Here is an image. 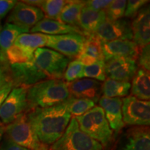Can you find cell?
Segmentation results:
<instances>
[{"label":"cell","mask_w":150,"mask_h":150,"mask_svg":"<svg viewBox=\"0 0 150 150\" xmlns=\"http://www.w3.org/2000/svg\"><path fill=\"white\" fill-rule=\"evenodd\" d=\"M83 68L84 65L78 60L70 62L65 71L63 79H65L67 83L83 79Z\"/></svg>","instance_id":"32"},{"label":"cell","mask_w":150,"mask_h":150,"mask_svg":"<svg viewBox=\"0 0 150 150\" xmlns=\"http://www.w3.org/2000/svg\"><path fill=\"white\" fill-rule=\"evenodd\" d=\"M5 132V127L3 126H0V141H1V138H2L3 135Z\"/></svg>","instance_id":"42"},{"label":"cell","mask_w":150,"mask_h":150,"mask_svg":"<svg viewBox=\"0 0 150 150\" xmlns=\"http://www.w3.org/2000/svg\"><path fill=\"white\" fill-rule=\"evenodd\" d=\"M83 51L81 54L91 56L97 61H104L102 42L95 33L86 35Z\"/></svg>","instance_id":"27"},{"label":"cell","mask_w":150,"mask_h":150,"mask_svg":"<svg viewBox=\"0 0 150 150\" xmlns=\"http://www.w3.org/2000/svg\"><path fill=\"white\" fill-rule=\"evenodd\" d=\"M68 110L72 117H79L83 115L95 106V103L91 99L75 98L70 97L67 99Z\"/></svg>","instance_id":"28"},{"label":"cell","mask_w":150,"mask_h":150,"mask_svg":"<svg viewBox=\"0 0 150 150\" xmlns=\"http://www.w3.org/2000/svg\"><path fill=\"white\" fill-rule=\"evenodd\" d=\"M26 112L37 138L45 145H53L60 139L72 118L67 100L51 107L35 108Z\"/></svg>","instance_id":"1"},{"label":"cell","mask_w":150,"mask_h":150,"mask_svg":"<svg viewBox=\"0 0 150 150\" xmlns=\"http://www.w3.org/2000/svg\"><path fill=\"white\" fill-rule=\"evenodd\" d=\"M52 149L104 150V147L81 130L76 118L72 117L65 133L52 145Z\"/></svg>","instance_id":"4"},{"label":"cell","mask_w":150,"mask_h":150,"mask_svg":"<svg viewBox=\"0 0 150 150\" xmlns=\"http://www.w3.org/2000/svg\"><path fill=\"white\" fill-rule=\"evenodd\" d=\"M45 150H52V148H51V149H47V148L46 147L45 149Z\"/></svg>","instance_id":"44"},{"label":"cell","mask_w":150,"mask_h":150,"mask_svg":"<svg viewBox=\"0 0 150 150\" xmlns=\"http://www.w3.org/2000/svg\"><path fill=\"white\" fill-rule=\"evenodd\" d=\"M84 6L85 1H67L60 13L58 20L67 25L79 27L81 11Z\"/></svg>","instance_id":"22"},{"label":"cell","mask_w":150,"mask_h":150,"mask_svg":"<svg viewBox=\"0 0 150 150\" xmlns=\"http://www.w3.org/2000/svg\"><path fill=\"white\" fill-rule=\"evenodd\" d=\"M1 28H2V26H1V20H0V31H1Z\"/></svg>","instance_id":"43"},{"label":"cell","mask_w":150,"mask_h":150,"mask_svg":"<svg viewBox=\"0 0 150 150\" xmlns=\"http://www.w3.org/2000/svg\"><path fill=\"white\" fill-rule=\"evenodd\" d=\"M70 96L75 98L91 99L98 102L102 95V83L89 78L80 79L72 82H67Z\"/></svg>","instance_id":"16"},{"label":"cell","mask_w":150,"mask_h":150,"mask_svg":"<svg viewBox=\"0 0 150 150\" xmlns=\"http://www.w3.org/2000/svg\"><path fill=\"white\" fill-rule=\"evenodd\" d=\"M131 96L143 101L150 99L149 72L142 68H138L131 84Z\"/></svg>","instance_id":"21"},{"label":"cell","mask_w":150,"mask_h":150,"mask_svg":"<svg viewBox=\"0 0 150 150\" xmlns=\"http://www.w3.org/2000/svg\"><path fill=\"white\" fill-rule=\"evenodd\" d=\"M131 24L133 41L140 48L149 45L150 12L149 6L142 7Z\"/></svg>","instance_id":"17"},{"label":"cell","mask_w":150,"mask_h":150,"mask_svg":"<svg viewBox=\"0 0 150 150\" xmlns=\"http://www.w3.org/2000/svg\"><path fill=\"white\" fill-rule=\"evenodd\" d=\"M13 81L11 79L6 81L1 86H0V107H1V104H3L4 101L8 96V94L10 93L11 90L13 89ZM0 126H2L1 121H0Z\"/></svg>","instance_id":"36"},{"label":"cell","mask_w":150,"mask_h":150,"mask_svg":"<svg viewBox=\"0 0 150 150\" xmlns=\"http://www.w3.org/2000/svg\"><path fill=\"white\" fill-rule=\"evenodd\" d=\"M122 112L125 124L131 126H146L150 125V102L133 96L122 99Z\"/></svg>","instance_id":"8"},{"label":"cell","mask_w":150,"mask_h":150,"mask_svg":"<svg viewBox=\"0 0 150 150\" xmlns=\"http://www.w3.org/2000/svg\"><path fill=\"white\" fill-rule=\"evenodd\" d=\"M140 49L133 40L102 42L104 61L111 58H124L136 61L140 53Z\"/></svg>","instance_id":"15"},{"label":"cell","mask_w":150,"mask_h":150,"mask_svg":"<svg viewBox=\"0 0 150 150\" xmlns=\"http://www.w3.org/2000/svg\"><path fill=\"white\" fill-rule=\"evenodd\" d=\"M138 65L140 68L149 72L150 70V47L149 45L142 47L140 49V53L138 57Z\"/></svg>","instance_id":"34"},{"label":"cell","mask_w":150,"mask_h":150,"mask_svg":"<svg viewBox=\"0 0 150 150\" xmlns=\"http://www.w3.org/2000/svg\"><path fill=\"white\" fill-rule=\"evenodd\" d=\"M28 88L16 86L11 90L0 107V121L2 125H9L18 116L29 110Z\"/></svg>","instance_id":"7"},{"label":"cell","mask_w":150,"mask_h":150,"mask_svg":"<svg viewBox=\"0 0 150 150\" xmlns=\"http://www.w3.org/2000/svg\"><path fill=\"white\" fill-rule=\"evenodd\" d=\"M45 18L40 8L18 1L7 18V23L29 30Z\"/></svg>","instance_id":"11"},{"label":"cell","mask_w":150,"mask_h":150,"mask_svg":"<svg viewBox=\"0 0 150 150\" xmlns=\"http://www.w3.org/2000/svg\"><path fill=\"white\" fill-rule=\"evenodd\" d=\"M85 40V35L78 33L48 35L46 47L59 52L67 59L76 58L77 59L83 51Z\"/></svg>","instance_id":"9"},{"label":"cell","mask_w":150,"mask_h":150,"mask_svg":"<svg viewBox=\"0 0 150 150\" xmlns=\"http://www.w3.org/2000/svg\"><path fill=\"white\" fill-rule=\"evenodd\" d=\"M33 61L48 79H63L70 59L50 48H38L34 52Z\"/></svg>","instance_id":"6"},{"label":"cell","mask_w":150,"mask_h":150,"mask_svg":"<svg viewBox=\"0 0 150 150\" xmlns=\"http://www.w3.org/2000/svg\"><path fill=\"white\" fill-rule=\"evenodd\" d=\"M6 62H7L6 55L0 50V63H6Z\"/></svg>","instance_id":"41"},{"label":"cell","mask_w":150,"mask_h":150,"mask_svg":"<svg viewBox=\"0 0 150 150\" xmlns=\"http://www.w3.org/2000/svg\"><path fill=\"white\" fill-rule=\"evenodd\" d=\"M67 82L63 79H46L29 86L27 91L29 110L61 104L70 98Z\"/></svg>","instance_id":"2"},{"label":"cell","mask_w":150,"mask_h":150,"mask_svg":"<svg viewBox=\"0 0 150 150\" xmlns=\"http://www.w3.org/2000/svg\"><path fill=\"white\" fill-rule=\"evenodd\" d=\"M11 78L16 86H29L48 79L47 76L32 61L20 64L10 65Z\"/></svg>","instance_id":"12"},{"label":"cell","mask_w":150,"mask_h":150,"mask_svg":"<svg viewBox=\"0 0 150 150\" xmlns=\"http://www.w3.org/2000/svg\"><path fill=\"white\" fill-rule=\"evenodd\" d=\"M99 106L104 110L105 116L111 130L118 133L125 127L122 112V102L120 98H109L101 97L99 99Z\"/></svg>","instance_id":"18"},{"label":"cell","mask_w":150,"mask_h":150,"mask_svg":"<svg viewBox=\"0 0 150 150\" xmlns=\"http://www.w3.org/2000/svg\"><path fill=\"white\" fill-rule=\"evenodd\" d=\"M127 1L115 0L111 1L108 6L105 9L106 17L107 20H117L125 16Z\"/></svg>","instance_id":"31"},{"label":"cell","mask_w":150,"mask_h":150,"mask_svg":"<svg viewBox=\"0 0 150 150\" xmlns=\"http://www.w3.org/2000/svg\"><path fill=\"white\" fill-rule=\"evenodd\" d=\"M17 2L16 0H0V20L13 8Z\"/></svg>","instance_id":"37"},{"label":"cell","mask_w":150,"mask_h":150,"mask_svg":"<svg viewBox=\"0 0 150 150\" xmlns=\"http://www.w3.org/2000/svg\"><path fill=\"white\" fill-rule=\"evenodd\" d=\"M105 72L108 78L129 82L138 70L136 61L124 58H111L104 61Z\"/></svg>","instance_id":"13"},{"label":"cell","mask_w":150,"mask_h":150,"mask_svg":"<svg viewBox=\"0 0 150 150\" xmlns=\"http://www.w3.org/2000/svg\"><path fill=\"white\" fill-rule=\"evenodd\" d=\"M106 19L105 10L95 11L84 6L81 11L79 24L84 35L92 34Z\"/></svg>","instance_id":"20"},{"label":"cell","mask_w":150,"mask_h":150,"mask_svg":"<svg viewBox=\"0 0 150 150\" xmlns=\"http://www.w3.org/2000/svg\"><path fill=\"white\" fill-rule=\"evenodd\" d=\"M110 2V0H89L85 1V6L95 11H101L107 8Z\"/></svg>","instance_id":"35"},{"label":"cell","mask_w":150,"mask_h":150,"mask_svg":"<svg viewBox=\"0 0 150 150\" xmlns=\"http://www.w3.org/2000/svg\"><path fill=\"white\" fill-rule=\"evenodd\" d=\"M83 77L104 81L106 79L104 61H97L90 65H84Z\"/></svg>","instance_id":"30"},{"label":"cell","mask_w":150,"mask_h":150,"mask_svg":"<svg viewBox=\"0 0 150 150\" xmlns=\"http://www.w3.org/2000/svg\"><path fill=\"white\" fill-rule=\"evenodd\" d=\"M131 89L129 82L120 81L106 78L102 83V94L103 96L109 98H120L128 95Z\"/></svg>","instance_id":"24"},{"label":"cell","mask_w":150,"mask_h":150,"mask_svg":"<svg viewBox=\"0 0 150 150\" xmlns=\"http://www.w3.org/2000/svg\"><path fill=\"white\" fill-rule=\"evenodd\" d=\"M117 150H150L149 127L136 126L127 130L119 141Z\"/></svg>","instance_id":"14"},{"label":"cell","mask_w":150,"mask_h":150,"mask_svg":"<svg viewBox=\"0 0 150 150\" xmlns=\"http://www.w3.org/2000/svg\"><path fill=\"white\" fill-rule=\"evenodd\" d=\"M31 33H41L48 35H63L71 33H84L79 27L67 25L59 20L44 18L30 29Z\"/></svg>","instance_id":"19"},{"label":"cell","mask_w":150,"mask_h":150,"mask_svg":"<svg viewBox=\"0 0 150 150\" xmlns=\"http://www.w3.org/2000/svg\"><path fill=\"white\" fill-rule=\"evenodd\" d=\"M147 2L148 1L146 0H129L127 1L125 16L127 18H134Z\"/></svg>","instance_id":"33"},{"label":"cell","mask_w":150,"mask_h":150,"mask_svg":"<svg viewBox=\"0 0 150 150\" xmlns=\"http://www.w3.org/2000/svg\"><path fill=\"white\" fill-rule=\"evenodd\" d=\"M22 2L27 4L31 6L36 7V8H40L41 5H42V0H27V1H22Z\"/></svg>","instance_id":"40"},{"label":"cell","mask_w":150,"mask_h":150,"mask_svg":"<svg viewBox=\"0 0 150 150\" xmlns=\"http://www.w3.org/2000/svg\"><path fill=\"white\" fill-rule=\"evenodd\" d=\"M67 3V1L63 0H45L42 1L40 9L45 18L58 20L61 11Z\"/></svg>","instance_id":"29"},{"label":"cell","mask_w":150,"mask_h":150,"mask_svg":"<svg viewBox=\"0 0 150 150\" xmlns=\"http://www.w3.org/2000/svg\"><path fill=\"white\" fill-rule=\"evenodd\" d=\"M9 139L29 150H45L46 145L39 141L28 120L27 112L18 116L5 127Z\"/></svg>","instance_id":"5"},{"label":"cell","mask_w":150,"mask_h":150,"mask_svg":"<svg viewBox=\"0 0 150 150\" xmlns=\"http://www.w3.org/2000/svg\"><path fill=\"white\" fill-rule=\"evenodd\" d=\"M0 150H29L27 148L17 145L14 142L9 139L7 137L3 140L0 146Z\"/></svg>","instance_id":"38"},{"label":"cell","mask_w":150,"mask_h":150,"mask_svg":"<svg viewBox=\"0 0 150 150\" xmlns=\"http://www.w3.org/2000/svg\"><path fill=\"white\" fill-rule=\"evenodd\" d=\"M29 31V30L6 22L0 31V50L5 54L6 52L13 45L19 35Z\"/></svg>","instance_id":"23"},{"label":"cell","mask_w":150,"mask_h":150,"mask_svg":"<svg viewBox=\"0 0 150 150\" xmlns=\"http://www.w3.org/2000/svg\"><path fill=\"white\" fill-rule=\"evenodd\" d=\"M5 63H0V86L6 81L11 79V76L7 74L6 67L4 66Z\"/></svg>","instance_id":"39"},{"label":"cell","mask_w":150,"mask_h":150,"mask_svg":"<svg viewBox=\"0 0 150 150\" xmlns=\"http://www.w3.org/2000/svg\"><path fill=\"white\" fill-rule=\"evenodd\" d=\"M47 40L48 35L41 33H26L19 35L14 45L35 52L37 49L45 47Z\"/></svg>","instance_id":"25"},{"label":"cell","mask_w":150,"mask_h":150,"mask_svg":"<svg viewBox=\"0 0 150 150\" xmlns=\"http://www.w3.org/2000/svg\"><path fill=\"white\" fill-rule=\"evenodd\" d=\"M6 61L10 65L27 63L33 59L34 52L13 45L6 52Z\"/></svg>","instance_id":"26"},{"label":"cell","mask_w":150,"mask_h":150,"mask_svg":"<svg viewBox=\"0 0 150 150\" xmlns=\"http://www.w3.org/2000/svg\"><path fill=\"white\" fill-rule=\"evenodd\" d=\"M81 130L93 139L106 147L111 141L112 131L104 112L99 106H95L83 115L76 117Z\"/></svg>","instance_id":"3"},{"label":"cell","mask_w":150,"mask_h":150,"mask_svg":"<svg viewBox=\"0 0 150 150\" xmlns=\"http://www.w3.org/2000/svg\"><path fill=\"white\" fill-rule=\"evenodd\" d=\"M95 34L98 36L102 42L112 40H133L131 24L129 20L120 19L117 20H109L106 19L97 29Z\"/></svg>","instance_id":"10"}]
</instances>
